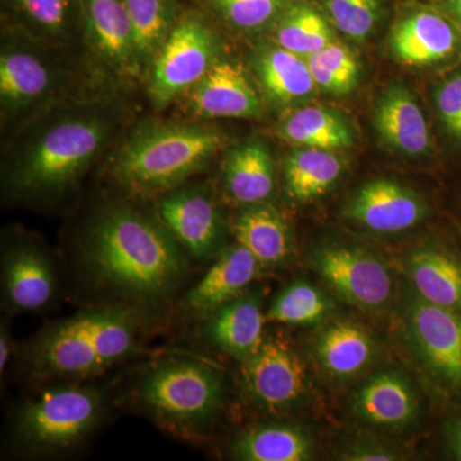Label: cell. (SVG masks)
<instances>
[{"label":"cell","mask_w":461,"mask_h":461,"mask_svg":"<svg viewBox=\"0 0 461 461\" xmlns=\"http://www.w3.org/2000/svg\"><path fill=\"white\" fill-rule=\"evenodd\" d=\"M391 50L403 65L433 66L459 53L461 35L442 14L420 9L397 23L391 35Z\"/></svg>","instance_id":"obj_19"},{"label":"cell","mask_w":461,"mask_h":461,"mask_svg":"<svg viewBox=\"0 0 461 461\" xmlns=\"http://www.w3.org/2000/svg\"><path fill=\"white\" fill-rule=\"evenodd\" d=\"M218 41L198 17L176 23L150 67V94L165 105L193 89L217 62Z\"/></svg>","instance_id":"obj_10"},{"label":"cell","mask_w":461,"mask_h":461,"mask_svg":"<svg viewBox=\"0 0 461 461\" xmlns=\"http://www.w3.org/2000/svg\"><path fill=\"white\" fill-rule=\"evenodd\" d=\"M12 355V339L11 330H9L7 321H2L0 329V373L5 375V368L9 364Z\"/></svg>","instance_id":"obj_39"},{"label":"cell","mask_w":461,"mask_h":461,"mask_svg":"<svg viewBox=\"0 0 461 461\" xmlns=\"http://www.w3.org/2000/svg\"><path fill=\"white\" fill-rule=\"evenodd\" d=\"M262 269L256 257L239 242L223 248L205 275L185 294L182 309L194 317L208 318L244 295Z\"/></svg>","instance_id":"obj_17"},{"label":"cell","mask_w":461,"mask_h":461,"mask_svg":"<svg viewBox=\"0 0 461 461\" xmlns=\"http://www.w3.org/2000/svg\"><path fill=\"white\" fill-rule=\"evenodd\" d=\"M190 113L200 120L256 118L262 114V100L236 63L220 60L190 90Z\"/></svg>","instance_id":"obj_18"},{"label":"cell","mask_w":461,"mask_h":461,"mask_svg":"<svg viewBox=\"0 0 461 461\" xmlns=\"http://www.w3.org/2000/svg\"><path fill=\"white\" fill-rule=\"evenodd\" d=\"M147 314L122 304H99L47 324L23 350L36 382H89L141 350Z\"/></svg>","instance_id":"obj_3"},{"label":"cell","mask_w":461,"mask_h":461,"mask_svg":"<svg viewBox=\"0 0 461 461\" xmlns=\"http://www.w3.org/2000/svg\"><path fill=\"white\" fill-rule=\"evenodd\" d=\"M23 30L47 44H63L74 25L75 0H12Z\"/></svg>","instance_id":"obj_33"},{"label":"cell","mask_w":461,"mask_h":461,"mask_svg":"<svg viewBox=\"0 0 461 461\" xmlns=\"http://www.w3.org/2000/svg\"><path fill=\"white\" fill-rule=\"evenodd\" d=\"M346 215L363 229L393 235L418 226L426 218L427 205L418 194L399 182L373 180L351 196Z\"/></svg>","instance_id":"obj_15"},{"label":"cell","mask_w":461,"mask_h":461,"mask_svg":"<svg viewBox=\"0 0 461 461\" xmlns=\"http://www.w3.org/2000/svg\"><path fill=\"white\" fill-rule=\"evenodd\" d=\"M406 271L420 299L461 312V262L448 251L421 248L406 260Z\"/></svg>","instance_id":"obj_26"},{"label":"cell","mask_w":461,"mask_h":461,"mask_svg":"<svg viewBox=\"0 0 461 461\" xmlns=\"http://www.w3.org/2000/svg\"><path fill=\"white\" fill-rule=\"evenodd\" d=\"M131 20L145 69L153 65L176 25L172 0H122Z\"/></svg>","instance_id":"obj_31"},{"label":"cell","mask_w":461,"mask_h":461,"mask_svg":"<svg viewBox=\"0 0 461 461\" xmlns=\"http://www.w3.org/2000/svg\"><path fill=\"white\" fill-rule=\"evenodd\" d=\"M345 163L332 150L299 148L285 162V186L288 198L311 203L329 193L344 172Z\"/></svg>","instance_id":"obj_27"},{"label":"cell","mask_w":461,"mask_h":461,"mask_svg":"<svg viewBox=\"0 0 461 461\" xmlns=\"http://www.w3.org/2000/svg\"><path fill=\"white\" fill-rule=\"evenodd\" d=\"M117 107L107 102L58 105L18 133L3 173L7 198L36 204L67 195L113 139Z\"/></svg>","instance_id":"obj_2"},{"label":"cell","mask_w":461,"mask_h":461,"mask_svg":"<svg viewBox=\"0 0 461 461\" xmlns=\"http://www.w3.org/2000/svg\"><path fill=\"white\" fill-rule=\"evenodd\" d=\"M290 0H212L223 17L239 29L266 25L286 8Z\"/></svg>","instance_id":"obj_36"},{"label":"cell","mask_w":461,"mask_h":461,"mask_svg":"<svg viewBox=\"0 0 461 461\" xmlns=\"http://www.w3.org/2000/svg\"><path fill=\"white\" fill-rule=\"evenodd\" d=\"M435 103L446 131L455 140L461 141V71L439 84Z\"/></svg>","instance_id":"obj_37"},{"label":"cell","mask_w":461,"mask_h":461,"mask_svg":"<svg viewBox=\"0 0 461 461\" xmlns=\"http://www.w3.org/2000/svg\"><path fill=\"white\" fill-rule=\"evenodd\" d=\"M133 405L173 436L202 439L211 432L226 399L222 375L196 357L151 363L133 379Z\"/></svg>","instance_id":"obj_6"},{"label":"cell","mask_w":461,"mask_h":461,"mask_svg":"<svg viewBox=\"0 0 461 461\" xmlns=\"http://www.w3.org/2000/svg\"><path fill=\"white\" fill-rule=\"evenodd\" d=\"M66 86V75L50 44L14 32L0 51V109L7 124L23 129L53 107Z\"/></svg>","instance_id":"obj_7"},{"label":"cell","mask_w":461,"mask_h":461,"mask_svg":"<svg viewBox=\"0 0 461 461\" xmlns=\"http://www.w3.org/2000/svg\"><path fill=\"white\" fill-rule=\"evenodd\" d=\"M313 437L303 427L268 421L242 430L232 446L233 459L242 461H306L313 459Z\"/></svg>","instance_id":"obj_24"},{"label":"cell","mask_w":461,"mask_h":461,"mask_svg":"<svg viewBox=\"0 0 461 461\" xmlns=\"http://www.w3.org/2000/svg\"><path fill=\"white\" fill-rule=\"evenodd\" d=\"M80 7L87 50L98 71L118 85L138 83L147 69L122 0H80Z\"/></svg>","instance_id":"obj_11"},{"label":"cell","mask_w":461,"mask_h":461,"mask_svg":"<svg viewBox=\"0 0 461 461\" xmlns=\"http://www.w3.org/2000/svg\"><path fill=\"white\" fill-rule=\"evenodd\" d=\"M332 302L321 288L295 281L282 288L266 311L267 323L313 326L332 312Z\"/></svg>","instance_id":"obj_30"},{"label":"cell","mask_w":461,"mask_h":461,"mask_svg":"<svg viewBox=\"0 0 461 461\" xmlns=\"http://www.w3.org/2000/svg\"><path fill=\"white\" fill-rule=\"evenodd\" d=\"M190 258L157 214L113 202L81 227L72 262L100 304L131 306L148 314L180 293Z\"/></svg>","instance_id":"obj_1"},{"label":"cell","mask_w":461,"mask_h":461,"mask_svg":"<svg viewBox=\"0 0 461 461\" xmlns=\"http://www.w3.org/2000/svg\"><path fill=\"white\" fill-rule=\"evenodd\" d=\"M314 269L344 302L366 312L386 311L395 281L384 259L357 247L326 245L312 258Z\"/></svg>","instance_id":"obj_9"},{"label":"cell","mask_w":461,"mask_h":461,"mask_svg":"<svg viewBox=\"0 0 461 461\" xmlns=\"http://www.w3.org/2000/svg\"><path fill=\"white\" fill-rule=\"evenodd\" d=\"M447 446L455 459L461 461V418L448 426Z\"/></svg>","instance_id":"obj_40"},{"label":"cell","mask_w":461,"mask_h":461,"mask_svg":"<svg viewBox=\"0 0 461 461\" xmlns=\"http://www.w3.org/2000/svg\"><path fill=\"white\" fill-rule=\"evenodd\" d=\"M236 242L247 248L263 268L284 266L293 251L290 227L271 205L245 206L232 226Z\"/></svg>","instance_id":"obj_25"},{"label":"cell","mask_w":461,"mask_h":461,"mask_svg":"<svg viewBox=\"0 0 461 461\" xmlns=\"http://www.w3.org/2000/svg\"><path fill=\"white\" fill-rule=\"evenodd\" d=\"M355 417L373 429L402 432L417 423L420 400L411 379L399 371H382L351 395Z\"/></svg>","instance_id":"obj_16"},{"label":"cell","mask_w":461,"mask_h":461,"mask_svg":"<svg viewBox=\"0 0 461 461\" xmlns=\"http://www.w3.org/2000/svg\"><path fill=\"white\" fill-rule=\"evenodd\" d=\"M330 20L353 41H366L381 14V0H326Z\"/></svg>","instance_id":"obj_35"},{"label":"cell","mask_w":461,"mask_h":461,"mask_svg":"<svg viewBox=\"0 0 461 461\" xmlns=\"http://www.w3.org/2000/svg\"><path fill=\"white\" fill-rule=\"evenodd\" d=\"M205 320L209 342L240 362L256 353L266 338V312L259 294H244Z\"/></svg>","instance_id":"obj_21"},{"label":"cell","mask_w":461,"mask_h":461,"mask_svg":"<svg viewBox=\"0 0 461 461\" xmlns=\"http://www.w3.org/2000/svg\"><path fill=\"white\" fill-rule=\"evenodd\" d=\"M257 72L269 98L280 104L304 100L317 87L304 57L281 47L268 48L259 54Z\"/></svg>","instance_id":"obj_28"},{"label":"cell","mask_w":461,"mask_h":461,"mask_svg":"<svg viewBox=\"0 0 461 461\" xmlns=\"http://www.w3.org/2000/svg\"><path fill=\"white\" fill-rule=\"evenodd\" d=\"M57 266L47 247L29 236H17L2 249V303L7 314L45 311L58 295Z\"/></svg>","instance_id":"obj_12"},{"label":"cell","mask_w":461,"mask_h":461,"mask_svg":"<svg viewBox=\"0 0 461 461\" xmlns=\"http://www.w3.org/2000/svg\"><path fill=\"white\" fill-rule=\"evenodd\" d=\"M278 47L297 54L311 57L333 41L329 23L312 5L305 3L291 5L276 27Z\"/></svg>","instance_id":"obj_32"},{"label":"cell","mask_w":461,"mask_h":461,"mask_svg":"<svg viewBox=\"0 0 461 461\" xmlns=\"http://www.w3.org/2000/svg\"><path fill=\"white\" fill-rule=\"evenodd\" d=\"M156 214L191 258L206 260L222 250V218L208 191L181 185L158 196Z\"/></svg>","instance_id":"obj_14"},{"label":"cell","mask_w":461,"mask_h":461,"mask_svg":"<svg viewBox=\"0 0 461 461\" xmlns=\"http://www.w3.org/2000/svg\"><path fill=\"white\" fill-rule=\"evenodd\" d=\"M242 393L254 409L269 415L304 408L312 382L302 355L282 335H266L256 353L241 362Z\"/></svg>","instance_id":"obj_8"},{"label":"cell","mask_w":461,"mask_h":461,"mask_svg":"<svg viewBox=\"0 0 461 461\" xmlns=\"http://www.w3.org/2000/svg\"><path fill=\"white\" fill-rule=\"evenodd\" d=\"M315 85L336 95L351 93L359 83V63L354 54L339 42L305 58Z\"/></svg>","instance_id":"obj_34"},{"label":"cell","mask_w":461,"mask_h":461,"mask_svg":"<svg viewBox=\"0 0 461 461\" xmlns=\"http://www.w3.org/2000/svg\"><path fill=\"white\" fill-rule=\"evenodd\" d=\"M318 366L333 381H348L368 371L378 357L371 330L357 321L338 320L326 324L313 342Z\"/></svg>","instance_id":"obj_20"},{"label":"cell","mask_w":461,"mask_h":461,"mask_svg":"<svg viewBox=\"0 0 461 461\" xmlns=\"http://www.w3.org/2000/svg\"><path fill=\"white\" fill-rule=\"evenodd\" d=\"M223 186L232 202L244 206L262 204L275 190V162L260 141L230 149L224 160Z\"/></svg>","instance_id":"obj_23"},{"label":"cell","mask_w":461,"mask_h":461,"mask_svg":"<svg viewBox=\"0 0 461 461\" xmlns=\"http://www.w3.org/2000/svg\"><path fill=\"white\" fill-rule=\"evenodd\" d=\"M226 135L190 122H148L131 133L112 163L115 184L135 196H159L202 171Z\"/></svg>","instance_id":"obj_5"},{"label":"cell","mask_w":461,"mask_h":461,"mask_svg":"<svg viewBox=\"0 0 461 461\" xmlns=\"http://www.w3.org/2000/svg\"><path fill=\"white\" fill-rule=\"evenodd\" d=\"M107 391L85 382H41L18 402L8 421V442L18 456L68 455L107 420Z\"/></svg>","instance_id":"obj_4"},{"label":"cell","mask_w":461,"mask_h":461,"mask_svg":"<svg viewBox=\"0 0 461 461\" xmlns=\"http://www.w3.org/2000/svg\"><path fill=\"white\" fill-rule=\"evenodd\" d=\"M375 126L382 140L403 156L420 157L430 148L429 123L411 91L393 85L378 100Z\"/></svg>","instance_id":"obj_22"},{"label":"cell","mask_w":461,"mask_h":461,"mask_svg":"<svg viewBox=\"0 0 461 461\" xmlns=\"http://www.w3.org/2000/svg\"><path fill=\"white\" fill-rule=\"evenodd\" d=\"M339 459L346 461H395L405 459V454L399 448L393 447L375 439H360L344 447Z\"/></svg>","instance_id":"obj_38"},{"label":"cell","mask_w":461,"mask_h":461,"mask_svg":"<svg viewBox=\"0 0 461 461\" xmlns=\"http://www.w3.org/2000/svg\"><path fill=\"white\" fill-rule=\"evenodd\" d=\"M446 5L461 25V0H446Z\"/></svg>","instance_id":"obj_41"},{"label":"cell","mask_w":461,"mask_h":461,"mask_svg":"<svg viewBox=\"0 0 461 461\" xmlns=\"http://www.w3.org/2000/svg\"><path fill=\"white\" fill-rule=\"evenodd\" d=\"M278 135L302 148L342 150L353 147V132L339 115L326 108L297 109L278 126Z\"/></svg>","instance_id":"obj_29"},{"label":"cell","mask_w":461,"mask_h":461,"mask_svg":"<svg viewBox=\"0 0 461 461\" xmlns=\"http://www.w3.org/2000/svg\"><path fill=\"white\" fill-rule=\"evenodd\" d=\"M408 303L405 323L415 353L437 381L461 391L459 312L430 304L418 295Z\"/></svg>","instance_id":"obj_13"}]
</instances>
